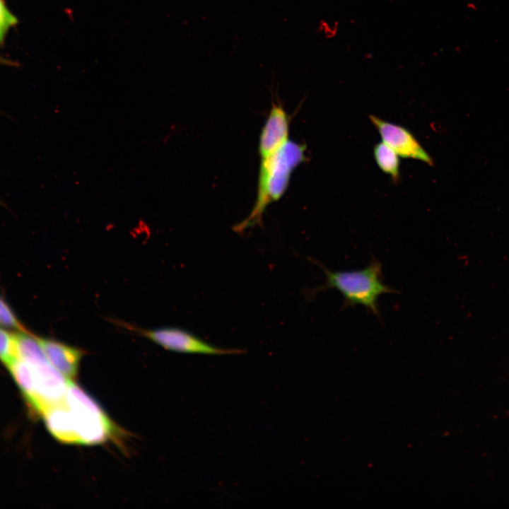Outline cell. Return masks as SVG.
I'll return each instance as SVG.
<instances>
[{"instance_id":"6da1fadb","label":"cell","mask_w":509,"mask_h":509,"mask_svg":"<svg viewBox=\"0 0 509 509\" xmlns=\"http://www.w3.org/2000/svg\"><path fill=\"white\" fill-rule=\"evenodd\" d=\"M324 271V283L306 291L308 300L328 289L338 291L344 297L343 307L363 305L373 315L381 319L378 299L385 293H398L394 288L383 283L381 262L373 257L368 265L358 270L332 271L324 264L310 258Z\"/></svg>"},{"instance_id":"7a4b0ae2","label":"cell","mask_w":509,"mask_h":509,"mask_svg":"<svg viewBox=\"0 0 509 509\" xmlns=\"http://www.w3.org/2000/svg\"><path fill=\"white\" fill-rule=\"evenodd\" d=\"M306 145L290 139L268 158L260 160L257 198L248 216L233 226V230L243 233L249 228L262 226L267 207L280 199L286 191L293 171L307 160Z\"/></svg>"},{"instance_id":"3957f363","label":"cell","mask_w":509,"mask_h":509,"mask_svg":"<svg viewBox=\"0 0 509 509\" xmlns=\"http://www.w3.org/2000/svg\"><path fill=\"white\" fill-rule=\"evenodd\" d=\"M64 403L71 414L76 444L103 443L117 432L98 404L73 380H68Z\"/></svg>"},{"instance_id":"277c9868","label":"cell","mask_w":509,"mask_h":509,"mask_svg":"<svg viewBox=\"0 0 509 509\" xmlns=\"http://www.w3.org/2000/svg\"><path fill=\"white\" fill-rule=\"evenodd\" d=\"M114 322L122 327L135 332L171 351L218 356L239 355L245 352V350L242 349L218 347L178 327H168L146 329L124 322L115 320Z\"/></svg>"},{"instance_id":"5b68a950","label":"cell","mask_w":509,"mask_h":509,"mask_svg":"<svg viewBox=\"0 0 509 509\" xmlns=\"http://www.w3.org/2000/svg\"><path fill=\"white\" fill-rule=\"evenodd\" d=\"M369 119L380 134L384 143L400 157L415 159L431 166L433 160L413 134L405 127L370 115Z\"/></svg>"},{"instance_id":"8992f818","label":"cell","mask_w":509,"mask_h":509,"mask_svg":"<svg viewBox=\"0 0 509 509\" xmlns=\"http://www.w3.org/2000/svg\"><path fill=\"white\" fill-rule=\"evenodd\" d=\"M290 120L280 103L272 102L259 141L260 160L270 157L289 140Z\"/></svg>"},{"instance_id":"52a82bcc","label":"cell","mask_w":509,"mask_h":509,"mask_svg":"<svg viewBox=\"0 0 509 509\" xmlns=\"http://www.w3.org/2000/svg\"><path fill=\"white\" fill-rule=\"evenodd\" d=\"M37 339L51 365L67 380L76 379L85 351L52 338L37 337Z\"/></svg>"},{"instance_id":"ba28073f","label":"cell","mask_w":509,"mask_h":509,"mask_svg":"<svg viewBox=\"0 0 509 509\" xmlns=\"http://www.w3.org/2000/svg\"><path fill=\"white\" fill-rule=\"evenodd\" d=\"M42 416L47 428L58 441L76 444L71 414L64 401L47 409Z\"/></svg>"},{"instance_id":"9c48e42d","label":"cell","mask_w":509,"mask_h":509,"mask_svg":"<svg viewBox=\"0 0 509 509\" xmlns=\"http://www.w3.org/2000/svg\"><path fill=\"white\" fill-rule=\"evenodd\" d=\"M13 378L21 390L28 406L35 414L36 409V394L35 389V375L33 365L16 358L7 367Z\"/></svg>"},{"instance_id":"30bf717a","label":"cell","mask_w":509,"mask_h":509,"mask_svg":"<svg viewBox=\"0 0 509 509\" xmlns=\"http://www.w3.org/2000/svg\"><path fill=\"white\" fill-rule=\"evenodd\" d=\"M373 155L379 168L390 175L394 182H397L399 178V156L383 141L375 145Z\"/></svg>"},{"instance_id":"8fae6325","label":"cell","mask_w":509,"mask_h":509,"mask_svg":"<svg viewBox=\"0 0 509 509\" xmlns=\"http://www.w3.org/2000/svg\"><path fill=\"white\" fill-rule=\"evenodd\" d=\"M16 358L15 333L0 326V361L7 368Z\"/></svg>"},{"instance_id":"7c38bea8","label":"cell","mask_w":509,"mask_h":509,"mask_svg":"<svg viewBox=\"0 0 509 509\" xmlns=\"http://www.w3.org/2000/svg\"><path fill=\"white\" fill-rule=\"evenodd\" d=\"M0 326L16 331H28L9 305L0 297Z\"/></svg>"},{"instance_id":"4fadbf2b","label":"cell","mask_w":509,"mask_h":509,"mask_svg":"<svg viewBox=\"0 0 509 509\" xmlns=\"http://www.w3.org/2000/svg\"><path fill=\"white\" fill-rule=\"evenodd\" d=\"M17 23L16 18L10 12L3 0H0V42L8 30Z\"/></svg>"},{"instance_id":"5bb4252c","label":"cell","mask_w":509,"mask_h":509,"mask_svg":"<svg viewBox=\"0 0 509 509\" xmlns=\"http://www.w3.org/2000/svg\"><path fill=\"white\" fill-rule=\"evenodd\" d=\"M0 62H1V59L0 58Z\"/></svg>"}]
</instances>
